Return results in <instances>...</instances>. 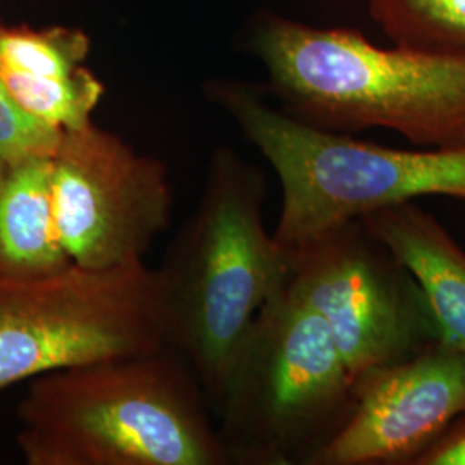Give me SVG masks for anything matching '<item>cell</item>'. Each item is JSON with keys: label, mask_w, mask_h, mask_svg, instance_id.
I'll return each instance as SVG.
<instances>
[{"label": "cell", "mask_w": 465, "mask_h": 465, "mask_svg": "<svg viewBox=\"0 0 465 465\" xmlns=\"http://www.w3.org/2000/svg\"><path fill=\"white\" fill-rule=\"evenodd\" d=\"M353 411V380L326 322L286 286L234 351L217 407L228 465H312Z\"/></svg>", "instance_id": "5"}, {"label": "cell", "mask_w": 465, "mask_h": 465, "mask_svg": "<svg viewBox=\"0 0 465 465\" xmlns=\"http://www.w3.org/2000/svg\"><path fill=\"white\" fill-rule=\"evenodd\" d=\"M52 203L73 264L100 271L143 262L169 224L173 192L163 163L90 123L63 132L52 155Z\"/></svg>", "instance_id": "8"}, {"label": "cell", "mask_w": 465, "mask_h": 465, "mask_svg": "<svg viewBox=\"0 0 465 465\" xmlns=\"http://www.w3.org/2000/svg\"><path fill=\"white\" fill-rule=\"evenodd\" d=\"M61 138L63 132L28 116L0 78V159L7 169L32 159L52 157Z\"/></svg>", "instance_id": "15"}, {"label": "cell", "mask_w": 465, "mask_h": 465, "mask_svg": "<svg viewBox=\"0 0 465 465\" xmlns=\"http://www.w3.org/2000/svg\"><path fill=\"white\" fill-rule=\"evenodd\" d=\"M419 282L445 341L465 353V252L412 202L361 217Z\"/></svg>", "instance_id": "10"}, {"label": "cell", "mask_w": 465, "mask_h": 465, "mask_svg": "<svg viewBox=\"0 0 465 465\" xmlns=\"http://www.w3.org/2000/svg\"><path fill=\"white\" fill-rule=\"evenodd\" d=\"M264 200L262 171L219 150L193 214L155 271L166 347L192 367L216 411L250 322L286 282Z\"/></svg>", "instance_id": "2"}, {"label": "cell", "mask_w": 465, "mask_h": 465, "mask_svg": "<svg viewBox=\"0 0 465 465\" xmlns=\"http://www.w3.org/2000/svg\"><path fill=\"white\" fill-rule=\"evenodd\" d=\"M5 171H7V167H5V164H4L2 159H0V183H2V180H4V176H5Z\"/></svg>", "instance_id": "17"}, {"label": "cell", "mask_w": 465, "mask_h": 465, "mask_svg": "<svg viewBox=\"0 0 465 465\" xmlns=\"http://www.w3.org/2000/svg\"><path fill=\"white\" fill-rule=\"evenodd\" d=\"M0 78L28 116L59 132L88 126L104 94L102 84L84 66L63 78L35 76L0 67Z\"/></svg>", "instance_id": "13"}, {"label": "cell", "mask_w": 465, "mask_h": 465, "mask_svg": "<svg viewBox=\"0 0 465 465\" xmlns=\"http://www.w3.org/2000/svg\"><path fill=\"white\" fill-rule=\"evenodd\" d=\"M284 261L286 290L326 322L351 380L443 340L412 272L361 219Z\"/></svg>", "instance_id": "7"}, {"label": "cell", "mask_w": 465, "mask_h": 465, "mask_svg": "<svg viewBox=\"0 0 465 465\" xmlns=\"http://www.w3.org/2000/svg\"><path fill=\"white\" fill-rule=\"evenodd\" d=\"M465 412V353L440 340L353 378V411L312 465H412Z\"/></svg>", "instance_id": "9"}, {"label": "cell", "mask_w": 465, "mask_h": 465, "mask_svg": "<svg viewBox=\"0 0 465 465\" xmlns=\"http://www.w3.org/2000/svg\"><path fill=\"white\" fill-rule=\"evenodd\" d=\"M216 97L280 178L272 238L282 257L390 205L438 195L465 200V145L390 149L305 124L242 84L217 86Z\"/></svg>", "instance_id": "4"}, {"label": "cell", "mask_w": 465, "mask_h": 465, "mask_svg": "<svg viewBox=\"0 0 465 465\" xmlns=\"http://www.w3.org/2000/svg\"><path fill=\"white\" fill-rule=\"evenodd\" d=\"M52 203V157L9 167L0 183V276L38 278L71 266Z\"/></svg>", "instance_id": "11"}, {"label": "cell", "mask_w": 465, "mask_h": 465, "mask_svg": "<svg viewBox=\"0 0 465 465\" xmlns=\"http://www.w3.org/2000/svg\"><path fill=\"white\" fill-rule=\"evenodd\" d=\"M412 465H465V412L457 417Z\"/></svg>", "instance_id": "16"}, {"label": "cell", "mask_w": 465, "mask_h": 465, "mask_svg": "<svg viewBox=\"0 0 465 465\" xmlns=\"http://www.w3.org/2000/svg\"><path fill=\"white\" fill-rule=\"evenodd\" d=\"M395 45L465 57V0H367Z\"/></svg>", "instance_id": "12"}, {"label": "cell", "mask_w": 465, "mask_h": 465, "mask_svg": "<svg viewBox=\"0 0 465 465\" xmlns=\"http://www.w3.org/2000/svg\"><path fill=\"white\" fill-rule=\"evenodd\" d=\"M164 347L157 274L145 262L0 276V391L57 369Z\"/></svg>", "instance_id": "6"}, {"label": "cell", "mask_w": 465, "mask_h": 465, "mask_svg": "<svg viewBox=\"0 0 465 465\" xmlns=\"http://www.w3.org/2000/svg\"><path fill=\"white\" fill-rule=\"evenodd\" d=\"M86 54L88 40L73 30L0 26V67L11 71L63 78L82 67Z\"/></svg>", "instance_id": "14"}, {"label": "cell", "mask_w": 465, "mask_h": 465, "mask_svg": "<svg viewBox=\"0 0 465 465\" xmlns=\"http://www.w3.org/2000/svg\"><path fill=\"white\" fill-rule=\"evenodd\" d=\"M292 117L334 134L391 130L419 147L465 145V57L374 45L357 30L266 19L253 40Z\"/></svg>", "instance_id": "3"}, {"label": "cell", "mask_w": 465, "mask_h": 465, "mask_svg": "<svg viewBox=\"0 0 465 465\" xmlns=\"http://www.w3.org/2000/svg\"><path fill=\"white\" fill-rule=\"evenodd\" d=\"M192 367L164 349L32 380L17 405L28 465H228Z\"/></svg>", "instance_id": "1"}]
</instances>
